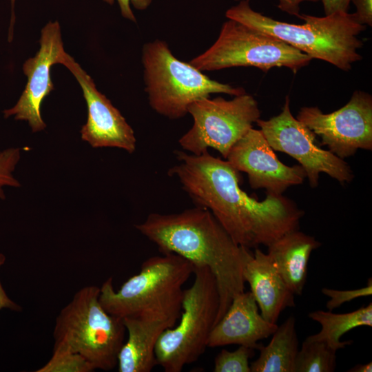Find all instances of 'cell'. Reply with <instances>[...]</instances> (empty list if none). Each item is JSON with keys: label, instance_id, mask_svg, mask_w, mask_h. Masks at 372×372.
I'll list each match as a JSON object with an SVG mask.
<instances>
[{"label": "cell", "instance_id": "obj_23", "mask_svg": "<svg viewBox=\"0 0 372 372\" xmlns=\"http://www.w3.org/2000/svg\"><path fill=\"white\" fill-rule=\"evenodd\" d=\"M255 349L240 345L233 351L222 349L214 359V372H251L249 359Z\"/></svg>", "mask_w": 372, "mask_h": 372}, {"label": "cell", "instance_id": "obj_22", "mask_svg": "<svg viewBox=\"0 0 372 372\" xmlns=\"http://www.w3.org/2000/svg\"><path fill=\"white\" fill-rule=\"evenodd\" d=\"M93 366L81 355L68 349L54 347L50 359L37 372H91Z\"/></svg>", "mask_w": 372, "mask_h": 372}, {"label": "cell", "instance_id": "obj_25", "mask_svg": "<svg viewBox=\"0 0 372 372\" xmlns=\"http://www.w3.org/2000/svg\"><path fill=\"white\" fill-rule=\"evenodd\" d=\"M322 293L328 296L329 300L326 304L329 311L340 307L345 302H350L360 297L369 296L372 294V280L370 278L364 287L351 290H338L329 288L322 289Z\"/></svg>", "mask_w": 372, "mask_h": 372}, {"label": "cell", "instance_id": "obj_7", "mask_svg": "<svg viewBox=\"0 0 372 372\" xmlns=\"http://www.w3.org/2000/svg\"><path fill=\"white\" fill-rule=\"evenodd\" d=\"M192 285L184 289L180 322L167 329L155 348L156 364L165 372H180L208 347L219 309L216 280L205 266H194Z\"/></svg>", "mask_w": 372, "mask_h": 372}, {"label": "cell", "instance_id": "obj_12", "mask_svg": "<svg viewBox=\"0 0 372 372\" xmlns=\"http://www.w3.org/2000/svg\"><path fill=\"white\" fill-rule=\"evenodd\" d=\"M40 48L35 56L25 61L23 71L28 77L26 86L16 104L3 111L4 117L26 121L33 132L43 130L46 124L41 114L43 99L54 90L50 77L53 65L61 63L66 53L61 28L57 21L48 23L41 31Z\"/></svg>", "mask_w": 372, "mask_h": 372}, {"label": "cell", "instance_id": "obj_11", "mask_svg": "<svg viewBox=\"0 0 372 372\" xmlns=\"http://www.w3.org/2000/svg\"><path fill=\"white\" fill-rule=\"evenodd\" d=\"M296 118L342 159L358 149H372V97L366 92L355 91L345 105L329 114L318 107H301Z\"/></svg>", "mask_w": 372, "mask_h": 372}, {"label": "cell", "instance_id": "obj_27", "mask_svg": "<svg viewBox=\"0 0 372 372\" xmlns=\"http://www.w3.org/2000/svg\"><path fill=\"white\" fill-rule=\"evenodd\" d=\"M355 6L353 14L361 24L372 26V0H351Z\"/></svg>", "mask_w": 372, "mask_h": 372}, {"label": "cell", "instance_id": "obj_31", "mask_svg": "<svg viewBox=\"0 0 372 372\" xmlns=\"http://www.w3.org/2000/svg\"><path fill=\"white\" fill-rule=\"evenodd\" d=\"M16 0H10L11 3V17L10 23L8 28V41L9 43L12 42L14 34V26L15 23V14H14V4Z\"/></svg>", "mask_w": 372, "mask_h": 372}, {"label": "cell", "instance_id": "obj_9", "mask_svg": "<svg viewBox=\"0 0 372 372\" xmlns=\"http://www.w3.org/2000/svg\"><path fill=\"white\" fill-rule=\"evenodd\" d=\"M192 127L178 140L186 152L200 155L212 148L226 159L231 147L260 117L255 98L246 93L231 100L204 98L192 103Z\"/></svg>", "mask_w": 372, "mask_h": 372}, {"label": "cell", "instance_id": "obj_30", "mask_svg": "<svg viewBox=\"0 0 372 372\" xmlns=\"http://www.w3.org/2000/svg\"><path fill=\"white\" fill-rule=\"evenodd\" d=\"M6 259L4 254L0 253V267L3 265ZM3 309H8L14 311H21V306L12 300L6 294L0 281V310Z\"/></svg>", "mask_w": 372, "mask_h": 372}, {"label": "cell", "instance_id": "obj_15", "mask_svg": "<svg viewBox=\"0 0 372 372\" xmlns=\"http://www.w3.org/2000/svg\"><path fill=\"white\" fill-rule=\"evenodd\" d=\"M277 324L267 321L259 313L258 306L251 291L237 293L214 325L208 340V347L238 344L258 349L260 340L271 335Z\"/></svg>", "mask_w": 372, "mask_h": 372}, {"label": "cell", "instance_id": "obj_6", "mask_svg": "<svg viewBox=\"0 0 372 372\" xmlns=\"http://www.w3.org/2000/svg\"><path fill=\"white\" fill-rule=\"evenodd\" d=\"M141 59L149 103L169 119L185 116L192 103L212 94L235 96L246 93L242 87L211 79L189 63L180 61L161 40L145 43Z\"/></svg>", "mask_w": 372, "mask_h": 372}, {"label": "cell", "instance_id": "obj_8", "mask_svg": "<svg viewBox=\"0 0 372 372\" xmlns=\"http://www.w3.org/2000/svg\"><path fill=\"white\" fill-rule=\"evenodd\" d=\"M311 59L271 34L228 19L214 43L189 63L202 72L251 66L263 72L285 67L296 73Z\"/></svg>", "mask_w": 372, "mask_h": 372}, {"label": "cell", "instance_id": "obj_29", "mask_svg": "<svg viewBox=\"0 0 372 372\" xmlns=\"http://www.w3.org/2000/svg\"><path fill=\"white\" fill-rule=\"evenodd\" d=\"M318 1L320 0H278V8L287 14L299 17L300 14V4L302 3L305 1L318 2Z\"/></svg>", "mask_w": 372, "mask_h": 372}, {"label": "cell", "instance_id": "obj_3", "mask_svg": "<svg viewBox=\"0 0 372 372\" xmlns=\"http://www.w3.org/2000/svg\"><path fill=\"white\" fill-rule=\"evenodd\" d=\"M225 12L228 19L271 34L299 50L311 59L331 63L344 71L362 60L358 50L363 45L358 36L366 30L351 13L324 17L300 14L302 24L276 20L254 10L247 0H241Z\"/></svg>", "mask_w": 372, "mask_h": 372}, {"label": "cell", "instance_id": "obj_20", "mask_svg": "<svg viewBox=\"0 0 372 372\" xmlns=\"http://www.w3.org/2000/svg\"><path fill=\"white\" fill-rule=\"evenodd\" d=\"M308 317L321 325V330L306 339L325 342L335 351L344 349L353 340L341 341L340 338L348 331L358 327H372V304L346 313H334L331 311L318 310L311 312Z\"/></svg>", "mask_w": 372, "mask_h": 372}, {"label": "cell", "instance_id": "obj_26", "mask_svg": "<svg viewBox=\"0 0 372 372\" xmlns=\"http://www.w3.org/2000/svg\"><path fill=\"white\" fill-rule=\"evenodd\" d=\"M105 3L112 5L115 0H103ZM121 10V15L133 22H136V17L133 13L130 5L139 10L147 9L151 4L152 0H116Z\"/></svg>", "mask_w": 372, "mask_h": 372}, {"label": "cell", "instance_id": "obj_14", "mask_svg": "<svg viewBox=\"0 0 372 372\" xmlns=\"http://www.w3.org/2000/svg\"><path fill=\"white\" fill-rule=\"evenodd\" d=\"M79 83L87 107V120L81 138L92 147H117L133 153L136 139L120 111L96 87L93 79L67 52L61 61Z\"/></svg>", "mask_w": 372, "mask_h": 372}, {"label": "cell", "instance_id": "obj_2", "mask_svg": "<svg viewBox=\"0 0 372 372\" xmlns=\"http://www.w3.org/2000/svg\"><path fill=\"white\" fill-rule=\"evenodd\" d=\"M135 227L162 254L173 253L210 269L220 300L215 324L234 297L245 291L243 269L253 252L237 244L207 209L196 205L179 213H152Z\"/></svg>", "mask_w": 372, "mask_h": 372}, {"label": "cell", "instance_id": "obj_16", "mask_svg": "<svg viewBox=\"0 0 372 372\" xmlns=\"http://www.w3.org/2000/svg\"><path fill=\"white\" fill-rule=\"evenodd\" d=\"M245 281L258 306L261 316L276 324L281 312L294 307V293L273 265L267 254L258 247L249 256L243 269Z\"/></svg>", "mask_w": 372, "mask_h": 372}, {"label": "cell", "instance_id": "obj_19", "mask_svg": "<svg viewBox=\"0 0 372 372\" xmlns=\"http://www.w3.org/2000/svg\"><path fill=\"white\" fill-rule=\"evenodd\" d=\"M267 346H261L258 358L250 363L251 372H294L299 350L296 319L290 316L278 326Z\"/></svg>", "mask_w": 372, "mask_h": 372}, {"label": "cell", "instance_id": "obj_4", "mask_svg": "<svg viewBox=\"0 0 372 372\" xmlns=\"http://www.w3.org/2000/svg\"><path fill=\"white\" fill-rule=\"evenodd\" d=\"M146 259L138 273L115 291L107 278L100 287L99 300L110 314L127 317L167 316L179 319L185 283L193 275L194 266L173 253Z\"/></svg>", "mask_w": 372, "mask_h": 372}, {"label": "cell", "instance_id": "obj_13", "mask_svg": "<svg viewBox=\"0 0 372 372\" xmlns=\"http://www.w3.org/2000/svg\"><path fill=\"white\" fill-rule=\"evenodd\" d=\"M226 160L247 174L251 188L265 189L267 194L282 195L307 178L300 165L287 166L279 161L260 130L253 127L231 147Z\"/></svg>", "mask_w": 372, "mask_h": 372}, {"label": "cell", "instance_id": "obj_28", "mask_svg": "<svg viewBox=\"0 0 372 372\" xmlns=\"http://www.w3.org/2000/svg\"><path fill=\"white\" fill-rule=\"evenodd\" d=\"M325 15L348 12L351 0H320Z\"/></svg>", "mask_w": 372, "mask_h": 372}, {"label": "cell", "instance_id": "obj_24", "mask_svg": "<svg viewBox=\"0 0 372 372\" xmlns=\"http://www.w3.org/2000/svg\"><path fill=\"white\" fill-rule=\"evenodd\" d=\"M20 149L10 147L0 152V198H5L3 187L10 186L19 187L20 183L13 176L14 172L20 160Z\"/></svg>", "mask_w": 372, "mask_h": 372}, {"label": "cell", "instance_id": "obj_18", "mask_svg": "<svg viewBox=\"0 0 372 372\" xmlns=\"http://www.w3.org/2000/svg\"><path fill=\"white\" fill-rule=\"evenodd\" d=\"M320 246L314 237L298 230L288 232L268 246L267 255L289 289L301 295L311 252Z\"/></svg>", "mask_w": 372, "mask_h": 372}, {"label": "cell", "instance_id": "obj_1", "mask_svg": "<svg viewBox=\"0 0 372 372\" xmlns=\"http://www.w3.org/2000/svg\"><path fill=\"white\" fill-rule=\"evenodd\" d=\"M177 163L168 170L196 206L207 209L239 245L268 246L284 234L298 230L304 212L282 195L267 194L263 200L240 187V176L226 160L208 151L194 155L175 152Z\"/></svg>", "mask_w": 372, "mask_h": 372}, {"label": "cell", "instance_id": "obj_5", "mask_svg": "<svg viewBox=\"0 0 372 372\" xmlns=\"http://www.w3.org/2000/svg\"><path fill=\"white\" fill-rule=\"evenodd\" d=\"M99 295L94 285L76 292L56 318L54 347L79 354L94 370L110 371L117 365L126 329L123 319L102 307Z\"/></svg>", "mask_w": 372, "mask_h": 372}, {"label": "cell", "instance_id": "obj_10", "mask_svg": "<svg viewBox=\"0 0 372 372\" xmlns=\"http://www.w3.org/2000/svg\"><path fill=\"white\" fill-rule=\"evenodd\" d=\"M289 101L286 96L278 115L256 121L271 147L298 161L311 187L318 186L320 173L328 174L341 184L351 182L353 173L348 163L318 145L315 134L292 115Z\"/></svg>", "mask_w": 372, "mask_h": 372}, {"label": "cell", "instance_id": "obj_21", "mask_svg": "<svg viewBox=\"0 0 372 372\" xmlns=\"http://www.w3.org/2000/svg\"><path fill=\"white\" fill-rule=\"evenodd\" d=\"M336 352L322 341L305 339L298 351L294 372H333Z\"/></svg>", "mask_w": 372, "mask_h": 372}, {"label": "cell", "instance_id": "obj_32", "mask_svg": "<svg viewBox=\"0 0 372 372\" xmlns=\"http://www.w3.org/2000/svg\"><path fill=\"white\" fill-rule=\"evenodd\" d=\"M348 372H371L372 371V362H368L366 364H358L353 368L347 371Z\"/></svg>", "mask_w": 372, "mask_h": 372}, {"label": "cell", "instance_id": "obj_17", "mask_svg": "<svg viewBox=\"0 0 372 372\" xmlns=\"http://www.w3.org/2000/svg\"><path fill=\"white\" fill-rule=\"evenodd\" d=\"M178 319L167 316L123 319L127 339L118 355L119 372H149L156 365L155 348L161 334Z\"/></svg>", "mask_w": 372, "mask_h": 372}]
</instances>
